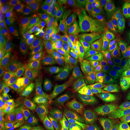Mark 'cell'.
Masks as SVG:
<instances>
[{"mask_svg":"<svg viewBox=\"0 0 130 130\" xmlns=\"http://www.w3.org/2000/svg\"><path fill=\"white\" fill-rule=\"evenodd\" d=\"M79 43L76 41H51L45 49V63L53 85L66 78Z\"/></svg>","mask_w":130,"mask_h":130,"instance_id":"obj_1","label":"cell"},{"mask_svg":"<svg viewBox=\"0 0 130 130\" xmlns=\"http://www.w3.org/2000/svg\"><path fill=\"white\" fill-rule=\"evenodd\" d=\"M0 71V77L3 83L9 89L17 102L31 101L33 96L22 74L9 72L1 68Z\"/></svg>","mask_w":130,"mask_h":130,"instance_id":"obj_2","label":"cell"},{"mask_svg":"<svg viewBox=\"0 0 130 130\" xmlns=\"http://www.w3.org/2000/svg\"><path fill=\"white\" fill-rule=\"evenodd\" d=\"M101 47L97 42L91 39L79 43L76 50L74 59L70 66L66 78H70L92 59Z\"/></svg>","mask_w":130,"mask_h":130,"instance_id":"obj_3","label":"cell"},{"mask_svg":"<svg viewBox=\"0 0 130 130\" xmlns=\"http://www.w3.org/2000/svg\"><path fill=\"white\" fill-rule=\"evenodd\" d=\"M104 98L100 95H93L83 106L74 115L73 123L76 126H81L98 113L106 108Z\"/></svg>","mask_w":130,"mask_h":130,"instance_id":"obj_4","label":"cell"},{"mask_svg":"<svg viewBox=\"0 0 130 130\" xmlns=\"http://www.w3.org/2000/svg\"><path fill=\"white\" fill-rule=\"evenodd\" d=\"M68 113L61 99L53 96L50 104L48 118L51 130H69Z\"/></svg>","mask_w":130,"mask_h":130,"instance_id":"obj_5","label":"cell"},{"mask_svg":"<svg viewBox=\"0 0 130 130\" xmlns=\"http://www.w3.org/2000/svg\"><path fill=\"white\" fill-rule=\"evenodd\" d=\"M102 1L97 0L96 3L91 6L78 8L71 11H66L65 14L75 19L83 28L86 30L93 28L98 15Z\"/></svg>","mask_w":130,"mask_h":130,"instance_id":"obj_6","label":"cell"},{"mask_svg":"<svg viewBox=\"0 0 130 130\" xmlns=\"http://www.w3.org/2000/svg\"><path fill=\"white\" fill-rule=\"evenodd\" d=\"M34 22L35 16H32L17 32L11 35L12 43L16 45H21L34 43L41 45L43 37L39 31L34 26Z\"/></svg>","mask_w":130,"mask_h":130,"instance_id":"obj_7","label":"cell"},{"mask_svg":"<svg viewBox=\"0 0 130 130\" xmlns=\"http://www.w3.org/2000/svg\"><path fill=\"white\" fill-rule=\"evenodd\" d=\"M107 107L117 130L130 129V109L126 104L108 100Z\"/></svg>","mask_w":130,"mask_h":130,"instance_id":"obj_8","label":"cell"},{"mask_svg":"<svg viewBox=\"0 0 130 130\" xmlns=\"http://www.w3.org/2000/svg\"><path fill=\"white\" fill-rule=\"evenodd\" d=\"M36 114L26 102H17L10 119L14 130L26 129L35 120Z\"/></svg>","mask_w":130,"mask_h":130,"instance_id":"obj_9","label":"cell"},{"mask_svg":"<svg viewBox=\"0 0 130 130\" xmlns=\"http://www.w3.org/2000/svg\"><path fill=\"white\" fill-rule=\"evenodd\" d=\"M94 36L100 43L119 60L122 56L125 50V42L116 32L111 34L95 33Z\"/></svg>","mask_w":130,"mask_h":130,"instance_id":"obj_10","label":"cell"},{"mask_svg":"<svg viewBox=\"0 0 130 130\" xmlns=\"http://www.w3.org/2000/svg\"><path fill=\"white\" fill-rule=\"evenodd\" d=\"M61 14L58 9L45 11L35 16V22L42 30L48 32H57Z\"/></svg>","mask_w":130,"mask_h":130,"instance_id":"obj_11","label":"cell"},{"mask_svg":"<svg viewBox=\"0 0 130 130\" xmlns=\"http://www.w3.org/2000/svg\"><path fill=\"white\" fill-rule=\"evenodd\" d=\"M21 72L27 84L36 91L45 92L48 90L45 78L33 65L30 63L24 64Z\"/></svg>","mask_w":130,"mask_h":130,"instance_id":"obj_12","label":"cell"},{"mask_svg":"<svg viewBox=\"0 0 130 130\" xmlns=\"http://www.w3.org/2000/svg\"><path fill=\"white\" fill-rule=\"evenodd\" d=\"M0 83V119L10 118L17 102L1 78Z\"/></svg>","mask_w":130,"mask_h":130,"instance_id":"obj_13","label":"cell"},{"mask_svg":"<svg viewBox=\"0 0 130 130\" xmlns=\"http://www.w3.org/2000/svg\"><path fill=\"white\" fill-rule=\"evenodd\" d=\"M93 95L90 90H87L86 88L79 86L78 87L76 93L72 97L61 100L68 113L75 115Z\"/></svg>","mask_w":130,"mask_h":130,"instance_id":"obj_14","label":"cell"},{"mask_svg":"<svg viewBox=\"0 0 130 130\" xmlns=\"http://www.w3.org/2000/svg\"><path fill=\"white\" fill-rule=\"evenodd\" d=\"M104 53L105 51L101 47L92 59L83 68H81L78 72L70 78V79L77 85L86 79H88L96 69L98 62L103 56Z\"/></svg>","mask_w":130,"mask_h":130,"instance_id":"obj_15","label":"cell"},{"mask_svg":"<svg viewBox=\"0 0 130 130\" xmlns=\"http://www.w3.org/2000/svg\"><path fill=\"white\" fill-rule=\"evenodd\" d=\"M40 46L34 43L16 45L12 50L16 61L21 64H27L36 56L40 48Z\"/></svg>","mask_w":130,"mask_h":130,"instance_id":"obj_16","label":"cell"},{"mask_svg":"<svg viewBox=\"0 0 130 130\" xmlns=\"http://www.w3.org/2000/svg\"><path fill=\"white\" fill-rule=\"evenodd\" d=\"M30 16H35L45 11L54 9L51 2L46 0H27L22 2L17 8Z\"/></svg>","mask_w":130,"mask_h":130,"instance_id":"obj_17","label":"cell"},{"mask_svg":"<svg viewBox=\"0 0 130 130\" xmlns=\"http://www.w3.org/2000/svg\"><path fill=\"white\" fill-rule=\"evenodd\" d=\"M83 28L75 19L65 14L62 20L58 23L57 33L59 38H68Z\"/></svg>","mask_w":130,"mask_h":130,"instance_id":"obj_18","label":"cell"},{"mask_svg":"<svg viewBox=\"0 0 130 130\" xmlns=\"http://www.w3.org/2000/svg\"><path fill=\"white\" fill-rule=\"evenodd\" d=\"M110 114L108 108L102 110L84 122L78 130H99L105 127L109 121Z\"/></svg>","mask_w":130,"mask_h":130,"instance_id":"obj_19","label":"cell"},{"mask_svg":"<svg viewBox=\"0 0 130 130\" xmlns=\"http://www.w3.org/2000/svg\"><path fill=\"white\" fill-rule=\"evenodd\" d=\"M56 93L61 100L72 97L77 92L78 86L70 78H66L55 84Z\"/></svg>","mask_w":130,"mask_h":130,"instance_id":"obj_20","label":"cell"},{"mask_svg":"<svg viewBox=\"0 0 130 130\" xmlns=\"http://www.w3.org/2000/svg\"><path fill=\"white\" fill-rule=\"evenodd\" d=\"M113 84V75L110 73L108 74H107L102 78L89 83L86 86V88L92 89L96 93L107 94L111 90Z\"/></svg>","mask_w":130,"mask_h":130,"instance_id":"obj_21","label":"cell"},{"mask_svg":"<svg viewBox=\"0 0 130 130\" xmlns=\"http://www.w3.org/2000/svg\"><path fill=\"white\" fill-rule=\"evenodd\" d=\"M124 11L116 10L108 8L103 16L104 22L107 28L116 31L122 21Z\"/></svg>","mask_w":130,"mask_h":130,"instance_id":"obj_22","label":"cell"},{"mask_svg":"<svg viewBox=\"0 0 130 130\" xmlns=\"http://www.w3.org/2000/svg\"><path fill=\"white\" fill-rule=\"evenodd\" d=\"M107 95L109 97L110 100L123 102L127 105L129 103L128 86L114 83L111 90Z\"/></svg>","mask_w":130,"mask_h":130,"instance_id":"obj_23","label":"cell"},{"mask_svg":"<svg viewBox=\"0 0 130 130\" xmlns=\"http://www.w3.org/2000/svg\"><path fill=\"white\" fill-rule=\"evenodd\" d=\"M15 61L13 52L12 50L1 57V68L5 71L21 74L22 72L16 65Z\"/></svg>","mask_w":130,"mask_h":130,"instance_id":"obj_24","label":"cell"},{"mask_svg":"<svg viewBox=\"0 0 130 130\" xmlns=\"http://www.w3.org/2000/svg\"><path fill=\"white\" fill-rule=\"evenodd\" d=\"M97 0H58L54 2L71 11L78 8L91 6L96 3Z\"/></svg>","mask_w":130,"mask_h":130,"instance_id":"obj_25","label":"cell"},{"mask_svg":"<svg viewBox=\"0 0 130 130\" xmlns=\"http://www.w3.org/2000/svg\"><path fill=\"white\" fill-rule=\"evenodd\" d=\"M130 30V1L124 10L122 21L115 32L123 39H126Z\"/></svg>","mask_w":130,"mask_h":130,"instance_id":"obj_26","label":"cell"},{"mask_svg":"<svg viewBox=\"0 0 130 130\" xmlns=\"http://www.w3.org/2000/svg\"><path fill=\"white\" fill-rule=\"evenodd\" d=\"M7 18L12 19L15 23L19 26V28H21L22 26H24L29 21L32 16H30L28 14L24 13L21 10L18 9H16L10 12H7L4 15Z\"/></svg>","mask_w":130,"mask_h":130,"instance_id":"obj_27","label":"cell"},{"mask_svg":"<svg viewBox=\"0 0 130 130\" xmlns=\"http://www.w3.org/2000/svg\"><path fill=\"white\" fill-rule=\"evenodd\" d=\"M114 83L128 86L130 83V66L125 69H115L113 74Z\"/></svg>","mask_w":130,"mask_h":130,"instance_id":"obj_28","label":"cell"},{"mask_svg":"<svg viewBox=\"0 0 130 130\" xmlns=\"http://www.w3.org/2000/svg\"><path fill=\"white\" fill-rule=\"evenodd\" d=\"M12 42L9 34L5 31L2 26L0 27V57L12 50Z\"/></svg>","mask_w":130,"mask_h":130,"instance_id":"obj_29","label":"cell"},{"mask_svg":"<svg viewBox=\"0 0 130 130\" xmlns=\"http://www.w3.org/2000/svg\"><path fill=\"white\" fill-rule=\"evenodd\" d=\"M113 57L109 52L105 51L103 56L98 62L96 69L100 70L104 74H107V72L111 67L114 62Z\"/></svg>","mask_w":130,"mask_h":130,"instance_id":"obj_30","label":"cell"},{"mask_svg":"<svg viewBox=\"0 0 130 130\" xmlns=\"http://www.w3.org/2000/svg\"><path fill=\"white\" fill-rule=\"evenodd\" d=\"M125 50L122 56L116 62V69H123L130 66V40L125 42Z\"/></svg>","mask_w":130,"mask_h":130,"instance_id":"obj_31","label":"cell"},{"mask_svg":"<svg viewBox=\"0 0 130 130\" xmlns=\"http://www.w3.org/2000/svg\"><path fill=\"white\" fill-rule=\"evenodd\" d=\"M1 26L8 34H10L11 35L17 32L20 28L13 21L7 18L5 16H1Z\"/></svg>","mask_w":130,"mask_h":130,"instance_id":"obj_32","label":"cell"},{"mask_svg":"<svg viewBox=\"0 0 130 130\" xmlns=\"http://www.w3.org/2000/svg\"><path fill=\"white\" fill-rule=\"evenodd\" d=\"M21 1H13V0H1L0 1V14L1 16L7 12L17 9L20 5Z\"/></svg>","mask_w":130,"mask_h":130,"instance_id":"obj_33","label":"cell"},{"mask_svg":"<svg viewBox=\"0 0 130 130\" xmlns=\"http://www.w3.org/2000/svg\"><path fill=\"white\" fill-rule=\"evenodd\" d=\"M130 0H116L109 6L108 8L116 10L124 11L129 3Z\"/></svg>","mask_w":130,"mask_h":130,"instance_id":"obj_34","label":"cell"},{"mask_svg":"<svg viewBox=\"0 0 130 130\" xmlns=\"http://www.w3.org/2000/svg\"><path fill=\"white\" fill-rule=\"evenodd\" d=\"M0 130H14L10 118L0 119Z\"/></svg>","mask_w":130,"mask_h":130,"instance_id":"obj_35","label":"cell"},{"mask_svg":"<svg viewBox=\"0 0 130 130\" xmlns=\"http://www.w3.org/2000/svg\"><path fill=\"white\" fill-rule=\"evenodd\" d=\"M99 130H111V129H110V128L108 127V126H105V127L102 128H101V129H100Z\"/></svg>","mask_w":130,"mask_h":130,"instance_id":"obj_36","label":"cell"},{"mask_svg":"<svg viewBox=\"0 0 130 130\" xmlns=\"http://www.w3.org/2000/svg\"><path fill=\"white\" fill-rule=\"evenodd\" d=\"M126 40H130V30L129 31V32H128L127 37H126Z\"/></svg>","mask_w":130,"mask_h":130,"instance_id":"obj_37","label":"cell"},{"mask_svg":"<svg viewBox=\"0 0 130 130\" xmlns=\"http://www.w3.org/2000/svg\"><path fill=\"white\" fill-rule=\"evenodd\" d=\"M128 106H129V109H130V105H128Z\"/></svg>","mask_w":130,"mask_h":130,"instance_id":"obj_38","label":"cell"},{"mask_svg":"<svg viewBox=\"0 0 130 130\" xmlns=\"http://www.w3.org/2000/svg\"><path fill=\"white\" fill-rule=\"evenodd\" d=\"M22 130H27V129H22Z\"/></svg>","mask_w":130,"mask_h":130,"instance_id":"obj_39","label":"cell"},{"mask_svg":"<svg viewBox=\"0 0 130 130\" xmlns=\"http://www.w3.org/2000/svg\"><path fill=\"white\" fill-rule=\"evenodd\" d=\"M129 130H130V129H129Z\"/></svg>","mask_w":130,"mask_h":130,"instance_id":"obj_40","label":"cell"}]
</instances>
